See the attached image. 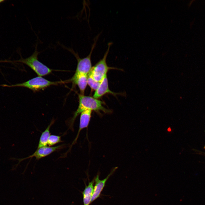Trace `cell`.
<instances>
[{
    "mask_svg": "<svg viewBox=\"0 0 205 205\" xmlns=\"http://www.w3.org/2000/svg\"><path fill=\"white\" fill-rule=\"evenodd\" d=\"M65 146V145L63 144L57 146H46L40 147L37 149L32 155L25 158L21 159L20 160L33 157H35L36 159H39L49 155L54 152L63 148Z\"/></svg>",
    "mask_w": 205,
    "mask_h": 205,
    "instance_id": "cell-6",
    "label": "cell"
},
{
    "mask_svg": "<svg viewBox=\"0 0 205 205\" xmlns=\"http://www.w3.org/2000/svg\"><path fill=\"white\" fill-rule=\"evenodd\" d=\"M79 103L77 109L75 112L73 116L69 121V128L73 125L76 117L82 112L90 110L99 112L102 111L105 113H111V110L106 108L103 106V102L93 97L85 96L80 94H78Z\"/></svg>",
    "mask_w": 205,
    "mask_h": 205,
    "instance_id": "cell-1",
    "label": "cell"
},
{
    "mask_svg": "<svg viewBox=\"0 0 205 205\" xmlns=\"http://www.w3.org/2000/svg\"><path fill=\"white\" fill-rule=\"evenodd\" d=\"M92 111L87 110L80 114L79 128L76 137L73 142L71 146L76 142L81 131L83 129L87 127L91 117Z\"/></svg>",
    "mask_w": 205,
    "mask_h": 205,
    "instance_id": "cell-10",
    "label": "cell"
},
{
    "mask_svg": "<svg viewBox=\"0 0 205 205\" xmlns=\"http://www.w3.org/2000/svg\"><path fill=\"white\" fill-rule=\"evenodd\" d=\"M112 44L111 42L108 43L107 49L102 58L92 67L90 72L94 79L97 81L100 82L107 75V73L109 70L117 69L108 66L106 62V59Z\"/></svg>",
    "mask_w": 205,
    "mask_h": 205,
    "instance_id": "cell-5",
    "label": "cell"
},
{
    "mask_svg": "<svg viewBox=\"0 0 205 205\" xmlns=\"http://www.w3.org/2000/svg\"><path fill=\"white\" fill-rule=\"evenodd\" d=\"M100 82L96 81L90 72L87 75V83L92 90L96 91L98 88Z\"/></svg>",
    "mask_w": 205,
    "mask_h": 205,
    "instance_id": "cell-13",
    "label": "cell"
},
{
    "mask_svg": "<svg viewBox=\"0 0 205 205\" xmlns=\"http://www.w3.org/2000/svg\"><path fill=\"white\" fill-rule=\"evenodd\" d=\"M95 179L89 182L88 185L85 184V186L82 192L83 205H89L91 203V198L94 189Z\"/></svg>",
    "mask_w": 205,
    "mask_h": 205,
    "instance_id": "cell-11",
    "label": "cell"
},
{
    "mask_svg": "<svg viewBox=\"0 0 205 205\" xmlns=\"http://www.w3.org/2000/svg\"><path fill=\"white\" fill-rule=\"evenodd\" d=\"M68 83L67 80L64 81H52L42 77L38 76L24 82L10 85L4 84L3 87H23L28 88L34 92L43 90L52 85H56Z\"/></svg>",
    "mask_w": 205,
    "mask_h": 205,
    "instance_id": "cell-2",
    "label": "cell"
},
{
    "mask_svg": "<svg viewBox=\"0 0 205 205\" xmlns=\"http://www.w3.org/2000/svg\"><path fill=\"white\" fill-rule=\"evenodd\" d=\"M87 75L83 74L73 75L68 81L72 82L73 85H77L80 91V94L84 95L87 85Z\"/></svg>",
    "mask_w": 205,
    "mask_h": 205,
    "instance_id": "cell-9",
    "label": "cell"
},
{
    "mask_svg": "<svg viewBox=\"0 0 205 205\" xmlns=\"http://www.w3.org/2000/svg\"><path fill=\"white\" fill-rule=\"evenodd\" d=\"M100 34H99L94 38V43L92 46L91 50L89 54L87 56L84 58H80L78 54L75 52L72 48L65 47L66 49L74 56L77 61L76 69L74 75L83 74L87 75L91 71L92 67L91 57Z\"/></svg>",
    "mask_w": 205,
    "mask_h": 205,
    "instance_id": "cell-4",
    "label": "cell"
},
{
    "mask_svg": "<svg viewBox=\"0 0 205 205\" xmlns=\"http://www.w3.org/2000/svg\"><path fill=\"white\" fill-rule=\"evenodd\" d=\"M61 136L54 135H50L48 143L49 146H52L56 144L62 142L61 139Z\"/></svg>",
    "mask_w": 205,
    "mask_h": 205,
    "instance_id": "cell-14",
    "label": "cell"
},
{
    "mask_svg": "<svg viewBox=\"0 0 205 205\" xmlns=\"http://www.w3.org/2000/svg\"><path fill=\"white\" fill-rule=\"evenodd\" d=\"M40 52L37 50V45L33 54L26 58H21L17 62L24 63L31 68L39 76H43L51 73L52 69L40 62L38 56Z\"/></svg>",
    "mask_w": 205,
    "mask_h": 205,
    "instance_id": "cell-3",
    "label": "cell"
},
{
    "mask_svg": "<svg viewBox=\"0 0 205 205\" xmlns=\"http://www.w3.org/2000/svg\"><path fill=\"white\" fill-rule=\"evenodd\" d=\"M204 148V149H205V145Z\"/></svg>",
    "mask_w": 205,
    "mask_h": 205,
    "instance_id": "cell-16",
    "label": "cell"
},
{
    "mask_svg": "<svg viewBox=\"0 0 205 205\" xmlns=\"http://www.w3.org/2000/svg\"><path fill=\"white\" fill-rule=\"evenodd\" d=\"M107 94H110L114 96L119 94L114 92L110 89L106 75L101 81L98 88L95 91L93 97L98 99Z\"/></svg>",
    "mask_w": 205,
    "mask_h": 205,
    "instance_id": "cell-8",
    "label": "cell"
},
{
    "mask_svg": "<svg viewBox=\"0 0 205 205\" xmlns=\"http://www.w3.org/2000/svg\"><path fill=\"white\" fill-rule=\"evenodd\" d=\"M54 122L55 120L53 119L45 130L42 133L40 138L37 149L47 146L48 141L50 136V128Z\"/></svg>",
    "mask_w": 205,
    "mask_h": 205,
    "instance_id": "cell-12",
    "label": "cell"
},
{
    "mask_svg": "<svg viewBox=\"0 0 205 205\" xmlns=\"http://www.w3.org/2000/svg\"><path fill=\"white\" fill-rule=\"evenodd\" d=\"M116 169V167L114 168L107 176L102 180L99 179V174L94 178L95 184L94 186L91 203L100 197L101 192L105 186L106 182Z\"/></svg>",
    "mask_w": 205,
    "mask_h": 205,
    "instance_id": "cell-7",
    "label": "cell"
},
{
    "mask_svg": "<svg viewBox=\"0 0 205 205\" xmlns=\"http://www.w3.org/2000/svg\"><path fill=\"white\" fill-rule=\"evenodd\" d=\"M167 131L168 132H171V127H168L167 129Z\"/></svg>",
    "mask_w": 205,
    "mask_h": 205,
    "instance_id": "cell-15",
    "label": "cell"
}]
</instances>
